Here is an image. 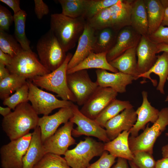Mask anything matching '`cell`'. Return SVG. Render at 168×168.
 I'll return each instance as SVG.
<instances>
[{"instance_id":"1","label":"cell","mask_w":168,"mask_h":168,"mask_svg":"<svg viewBox=\"0 0 168 168\" xmlns=\"http://www.w3.org/2000/svg\"><path fill=\"white\" fill-rule=\"evenodd\" d=\"M38 115L28 102L21 103L3 117L2 123V129L10 141L18 139L38 126Z\"/></svg>"},{"instance_id":"2","label":"cell","mask_w":168,"mask_h":168,"mask_svg":"<svg viewBox=\"0 0 168 168\" xmlns=\"http://www.w3.org/2000/svg\"><path fill=\"white\" fill-rule=\"evenodd\" d=\"M86 22L82 17L72 18L62 13L52 14L50 16V30L66 52L75 47Z\"/></svg>"},{"instance_id":"3","label":"cell","mask_w":168,"mask_h":168,"mask_svg":"<svg viewBox=\"0 0 168 168\" xmlns=\"http://www.w3.org/2000/svg\"><path fill=\"white\" fill-rule=\"evenodd\" d=\"M133 0H119L115 4L105 8L87 21L95 30L111 28L118 32L131 26L130 18Z\"/></svg>"},{"instance_id":"4","label":"cell","mask_w":168,"mask_h":168,"mask_svg":"<svg viewBox=\"0 0 168 168\" xmlns=\"http://www.w3.org/2000/svg\"><path fill=\"white\" fill-rule=\"evenodd\" d=\"M72 56L71 53H68L59 67L48 74L35 77L32 80V83L38 87L56 93L63 100L76 102L67 82L68 65Z\"/></svg>"},{"instance_id":"5","label":"cell","mask_w":168,"mask_h":168,"mask_svg":"<svg viewBox=\"0 0 168 168\" xmlns=\"http://www.w3.org/2000/svg\"><path fill=\"white\" fill-rule=\"evenodd\" d=\"M167 126L168 107H165L160 111L158 119L152 126L149 127L148 124L139 135L129 137V145L132 152L144 151L152 154L156 141Z\"/></svg>"},{"instance_id":"6","label":"cell","mask_w":168,"mask_h":168,"mask_svg":"<svg viewBox=\"0 0 168 168\" xmlns=\"http://www.w3.org/2000/svg\"><path fill=\"white\" fill-rule=\"evenodd\" d=\"M36 48L40 62L51 72L59 67L66 57V52L50 30L39 39Z\"/></svg>"},{"instance_id":"7","label":"cell","mask_w":168,"mask_h":168,"mask_svg":"<svg viewBox=\"0 0 168 168\" xmlns=\"http://www.w3.org/2000/svg\"><path fill=\"white\" fill-rule=\"evenodd\" d=\"M104 146L102 142L87 136L74 148L68 150L64 158L71 168H86L93 157L101 155L105 151Z\"/></svg>"},{"instance_id":"8","label":"cell","mask_w":168,"mask_h":168,"mask_svg":"<svg viewBox=\"0 0 168 168\" xmlns=\"http://www.w3.org/2000/svg\"><path fill=\"white\" fill-rule=\"evenodd\" d=\"M6 67L10 73L30 81L36 76L51 72L42 64L37 55L32 50H23L13 57L11 63Z\"/></svg>"},{"instance_id":"9","label":"cell","mask_w":168,"mask_h":168,"mask_svg":"<svg viewBox=\"0 0 168 168\" xmlns=\"http://www.w3.org/2000/svg\"><path fill=\"white\" fill-rule=\"evenodd\" d=\"M27 82L28 100L38 115H48L55 109L71 107L73 104L71 101L58 99L54 95L39 88L30 80Z\"/></svg>"},{"instance_id":"10","label":"cell","mask_w":168,"mask_h":168,"mask_svg":"<svg viewBox=\"0 0 168 168\" xmlns=\"http://www.w3.org/2000/svg\"><path fill=\"white\" fill-rule=\"evenodd\" d=\"M32 133L11 141L0 149L2 168H23V158L29 146Z\"/></svg>"},{"instance_id":"11","label":"cell","mask_w":168,"mask_h":168,"mask_svg":"<svg viewBox=\"0 0 168 168\" xmlns=\"http://www.w3.org/2000/svg\"><path fill=\"white\" fill-rule=\"evenodd\" d=\"M73 116L69 121L76 124L77 127L72 131L73 136L77 137L85 135L98 138L105 143L110 141L105 129L101 127L94 119H92L82 114L77 105L72 104L71 106Z\"/></svg>"},{"instance_id":"12","label":"cell","mask_w":168,"mask_h":168,"mask_svg":"<svg viewBox=\"0 0 168 168\" xmlns=\"http://www.w3.org/2000/svg\"><path fill=\"white\" fill-rule=\"evenodd\" d=\"M67 82L79 105H83L98 86L96 82L91 80L86 70L67 74Z\"/></svg>"},{"instance_id":"13","label":"cell","mask_w":168,"mask_h":168,"mask_svg":"<svg viewBox=\"0 0 168 168\" xmlns=\"http://www.w3.org/2000/svg\"><path fill=\"white\" fill-rule=\"evenodd\" d=\"M118 93L110 87L98 86L80 110L84 115L95 119L105 108L116 99Z\"/></svg>"},{"instance_id":"14","label":"cell","mask_w":168,"mask_h":168,"mask_svg":"<svg viewBox=\"0 0 168 168\" xmlns=\"http://www.w3.org/2000/svg\"><path fill=\"white\" fill-rule=\"evenodd\" d=\"M73 124L68 121L43 142L45 153L64 155L68 150V148L76 143V141L72 135Z\"/></svg>"},{"instance_id":"15","label":"cell","mask_w":168,"mask_h":168,"mask_svg":"<svg viewBox=\"0 0 168 168\" xmlns=\"http://www.w3.org/2000/svg\"><path fill=\"white\" fill-rule=\"evenodd\" d=\"M157 54V44L152 41L147 35L141 36L136 48L139 75L147 72L152 67L156 60Z\"/></svg>"},{"instance_id":"16","label":"cell","mask_w":168,"mask_h":168,"mask_svg":"<svg viewBox=\"0 0 168 168\" xmlns=\"http://www.w3.org/2000/svg\"><path fill=\"white\" fill-rule=\"evenodd\" d=\"M73 115L71 107L61 108L52 115L39 118L38 126L40 128L43 142L53 135L61 124L68 122Z\"/></svg>"},{"instance_id":"17","label":"cell","mask_w":168,"mask_h":168,"mask_svg":"<svg viewBox=\"0 0 168 168\" xmlns=\"http://www.w3.org/2000/svg\"><path fill=\"white\" fill-rule=\"evenodd\" d=\"M137 115L133 108L125 109L108 120L104 128L110 140L124 131H129L135 124Z\"/></svg>"},{"instance_id":"18","label":"cell","mask_w":168,"mask_h":168,"mask_svg":"<svg viewBox=\"0 0 168 168\" xmlns=\"http://www.w3.org/2000/svg\"><path fill=\"white\" fill-rule=\"evenodd\" d=\"M141 36L131 26L122 29L118 32L114 45L107 53L108 61L110 62L127 50L137 47Z\"/></svg>"},{"instance_id":"19","label":"cell","mask_w":168,"mask_h":168,"mask_svg":"<svg viewBox=\"0 0 168 168\" xmlns=\"http://www.w3.org/2000/svg\"><path fill=\"white\" fill-rule=\"evenodd\" d=\"M96 73V82L98 86L111 88L118 93L125 92L126 86L134 80L132 76L119 72L110 73L105 70L97 69Z\"/></svg>"},{"instance_id":"20","label":"cell","mask_w":168,"mask_h":168,"mask_svg":"<svg viewBox=\"0 0 168 168\" xmlns=\"http://www.w3.org/2000/svg\"><path fill=\"white\" fill-rule=\"evenodd\" d=\"M142 102L141 105L136 111L137 115V121L129 131L131 136L136 137L139 131L144 130L147 124L149 122L154 124L158 118L160 111L152 106L148 100V93L143 91L142 92Z\"/></svg>"},{"instance_id":"21","label":"cell","mask_w":168,"mask_h":168,"mask_svg":"<svg viewBox=\"0 0 168 168\" xmlns=\"http://www.w3.org/2000/svg\"><path fill=\"white\" fill-rule=\"evenodd\" d=\"M95 30L87 21L84 30L80 37L77 48L68 65L67 70L78 64L92 51L95 40Z\"/></svg>"},{"instance_id":"22","label":"cell","mask_w":168,"mask_h":168,"mask_svg":"<svg viewBox=\"0 0 168 168\" xmlns=\"http://www.w3.org/2000/svg\"><path fill=\"white\" fill-rule=\"evenodd\" d=\"M152 73L157 75L159 77L156 90L161 94H165V85L166 80H168V52H163L161 54L157 55L155 63L150 70L139 76V78H143V81L142 83H144L147 78L151 80L154 86H156L157 85V81L150 77V74Z\"/></svg>"},{"instance_id":"23","label":"cell","mask_w":168,"mask_h":168,"mask_svg":"<svg viewBox=\"0 0 168 168\" xmlns=\"http://www.w3.org/2000/svg\"><path fill=\"white\" fill-rule=\"evenodd\" d=\"M137 47L131 48L109 62L119 72L132 76L134 80L139 78L136 59Z\"/></svg>"},{"instance_id":"24","label":"cell","mask_w":168,"mask_h":168,"mask_svg":"<svg viewBox=\"0 0 168 168\" xmlns=\"http://www.w3.org/2000/svg\"><path fill=\"white\" fill-rule=\"evenodd\" d=\"M32 133L29 146L23 158V168H33L45 154L40 127L38 126Z\"/></svg>"},{"instance_id":"25","label":"cell","mask_w":168,"mask_h":168,"mask_svg":"<svg viewBox=\"0 0 168 168\" xmlns=\"http://www.w3.org/2000/svg\"><path fill=\"white\" fill-rule=\"evenodd\" d=\"M129 131H124L114 139L104 144L105 151L117 158H121L132 161L133 155L129 146Z\"/></svg>"},{"instance_id":"26","label":"cell","mask_w":168,"mask_h":168,"mask_svg":"<svg viewBox=\"0 0 168 168\" xmlns=\"http://www.w3.org/2000/svg\"><path fill=\"white\" fill-rule=\"evenodd\" d=\"M107 52L95 53L91 51L83 61L74 67L67 71V74L88 69H102L116 73L119 72L108 61Z\"/></svg>"},{"instance_id":"27","label":"cell","mask_w":168,"mask_h":168,"mask_svg":"<svg viewBox=\"0 0 168 168\" xmlns=\"http://www.w3.org/2000/svg\"><path fill=\"white\" fill-rule=\"evenodd\" d=\"M130 22L131 26L137 33L141 36L147 35L148 21L144 0H133Z\"/></svg>"},{"instance_id":"28","label":"cell","mask_w":168,"mask_h":168,"mask_svg":"<svg viewBox=\"0 0 168 168\" xmlns=\"http://www.w3.org/2000/svg\"><path fill=\"white\" fill-rule=\"evenodd\" d=\"M147 13L148 30L147 35L155 32L161 25L165 9L160 0H144Z\"/></svg>"},{"instance_id":"29","label":"cell","mask_w":168,"mask_h":168,"mask_svg":"<svg viewBox=\"0 0 168 168\" xmlns=\"http://www.w3.org/2000/svg\"><path fill=\"white\" fill-rule=\"evenodd\" d=\"M118 33L111 28L95 30L92 51L95 53H107L114 45Z\"/></svg>"},{"instance_id":"30","label":"cell","mask_w":168,"mask_h":168,"mask_svg":"<svg viewBox=\"0 0 168 168\" xmlns=\"http://www.w3.org/2000/svg\"><path fill=\"white\" fill-rule=\"evenodd\" d=\"M128 100H121L115 99L112 100L95 119L101 127L104 128L107 122L124 110L133 108Z\"/></svg>"},{"instance_id":"31","label":"cell","mask_w":168,"mask_h":168,"mask_svg":"<svg viewBox=\"0 0 168 168\" xmlns=\"http://www.w3.org/2000/svg\"><path fill=\"white\" fill-rule=\"evenodd\" d=\"M14 36L24 50H31L30 42L26 35L25 24L27 16L26 11L21 10L18 13L14 14Z\"/></svg>"},{"instance_id":"32","label":"cell","mask_w":168,"mask_h":168,"mask_svg":"<svg viewBox=\"0 0 168 168\" xmlns=\"http://www.w3.org/2000/svg\"><path fill=\"white\" fill-rule=\"evenodd\" d=\"M26 79L17 75L10 73L0 81V97L5 99L27 83Z\"/></svg>"},{"instance_id":"33","label":"cell","mask_w":168,"mask_h":168,"mask_svg":"<svg viewBox=\"0 0 168 168\" xmlns=\"http://www.w3.org/2000/svg\"><path fill=\"white\" fill-rule=\"evenodd\" d=\"M86 0H58L62 8V13L72 18L83 17Z\"/></svg>"},{"instance_id":"34","label":"cell","mask_w":168,"mask_h":168,"mask_svg":"<svg viewBox=\"0 0 168 168\" xmlns=\"http://www.w3.org/2000/svg\"><path fill=\"white\" fill-rule=\"evenodd\" d=\"M0 49L12 57L23 50L14 36L2 30H0Z\"/></svg>"},{"instance_id":"35","label":"cell","mask_w":168,"mask_h":168,"mask_svg":"<svg viewBox=\"0 0 168 168\" xmlns=\"http://www.w3.org/2000/svg\"><path fill=\"white\" fill-rule=\"evenodd\" d=\"M119 0H86L84 13L83 16L88 21L102 10L116 3Z\"/></svg>"},{"instance_id":"36","label":"cell","mask_w":168,"mask_h":168,"mask_svg":"<svg viewBox=\"0 0 168 168\" xmlns=\"http://www.w3.org/2000/svg\"><path fill=\"white\" fill-rule=\"evenodd\" d=\"M33 168H71L64 157L55 154L45 153Z\"/></svg>"},{"instance_id":"37","label":"cell","mask_w":168,"mask_h":168,"mask_svg":"<svg viewBox=\"0 0 168 168\" xmlns=\"http://www.w3.org/2000/svg\"><path fill=\"white\" fill-rule=\"evenodd\" d=\"M29 88L27 83L17 90L13 94L3 100V104L14 110L19 104L28 102Z\"/></svg>"},{"instance_id":"38","label":"cell","mask_w":168,"mask_h":168,"mask_svg":"<svg viewBox=\"0 0 168 168\" xmlns=\"http://www.w3.org/2000/svg\"><path fill=\"white\" fill-rule=\"evenodd\" d=\"M132 161L139 168H155L156 161L152 154L144 151L133 153Z\"/></svg>"},{"instance_id":"39","label":"cell","mask_w":168,"mask_h":168,"mask_svg":"<svg viewBox=\"0 0 168 168\" xmlns=\"http://www.w3.org/2000/svg\"><path fill=\"white\" fill-rule=\"evenodd\" d=\"M116 157L105 151L100 158L86 168H110L115 162Z\"/></svg>"},{"instance_id":"40","label":"cell","mask_w":168,"mask_h":168,"mask_svg":"<svg viewBox=\"0 0 168 168\" xmlns=\"http://www.w3.org/2000/svg\"><path fill=\"white\" fill-rule=\"evenodd\" d=\"M14 22V16L5 7L0 5V30L7 32Z\"/></svg>"},{"instance_id":"41","label":"cell","mask_w":168,"mask_h":168,"mask_svg":"<svg viewBox=\"0 0 168 168\" xmlns=\"http://www.w3.org/2000/svg\"><path fill=\"white\" fill-rule=\"evenodd\" d=\"M147 35L152 41L156 44L168 45V27L161 25L155 32Z\"/></svg>"},{"instance_id":"42","label":"cell","mask_w":168,"mask_h":168,"mask_svg":"<svg viewBox=\"0 0 168 168\" xmlns=\"http://www.w3.org/2000/svg\"><path fill=\"white\" fill-rule=\"evenodd\" d=\"M34 2L35 14L38 19H41L44 16L49 13V7L42 0H35Z\"/></svg>"},{"instance_id":"43","label":"cell","mask_w":168,"mask_h":168,"mask_svg":"<svg viewBox=\"0 0 168 168\" xmlns=\"http://www.w3.org/2000/svg\"><path fill=\"white\" fill-rule=\"evenodd\" d=\"M0 1L10 7L13 11L14 14L18 13L22 10L20 7L19 0H0Z\"/></svg>"},{"instance_id":"44","label":"cell","mask_w":168,"mask_h":168,"mask_svg":"<svg viewBox=\"0 0 168 168\" xmlns=\"http://www.w3.org/2000/svg\"><path fill=\"white\" fill-rule=\"evenodd\" d=\"M12 58L9 55L5 53L0 49V63L5 66H8L11 63Z\"/></svg>"},{"instance_id":"45","label":"cell","mask_w":168,"mask_h":168,"mask_svg":"<svg viewBox=\"0 0 168 168\" xmlns=\"http://www.w3.org/2000/svg\"><path fill=\"white\" fill-rule=\"evenodd\" d=\"M112 168H129L127 160L121 158H118L116 164Z\"/></svg>"},{"instance_id":"46","label":"cell","mask_w":168,"mask_h":168,"mask_svg":"<svg viewBox=\"0 0 168 168\" xmlns=\"http://www.w3.org/2000/svg\"><path fill=\"white\" fill-rule=\"evenodd\" d=\"M155 168H168V157H163L156 161Z\"/></svg>"},{"instance_id":"47","label":"cell","mask_w":168,"mask_h":168,"mask_svg":"<svg viewBox=\"0 0 168 168\" xmlns=\"http://www.w3.org/2000/svg\"><path fill=\"white\" fill-rule=\"evenodd\" d=\"M5 67L0 63V81L7 77L10 74L9 70Z\"/></svg>"},{"instance_id":"48","label":"cell","mask_w":168,"mask_h":168,"mask_svg":"<svg viewBox=\"0 0 168 168\" xmlns=\"http://www.w3.org/2000/svg\"><path fill=\"white\" fill-rule=\"evenodd\" d=\"M11 110V109L8 107H3L0 106V114L3 117H4L8 115L12 112Z\"/></svg>"},{"instance_id":"49","label":"cell","mask_w":168,"mask_h":168,"mask_svg":"<svg viewBox=\"0 0 168 168\" xmlns=\"http://www.w3.org/2000/svg\"><path fill=\"white\" fill-rule=\"evenodd\" d=\"M161 25L168 27V7L165 9L164 16Z\"/></svg>"},{"instance_id":"50","label":"cell","mask_w":168,"mask_h":168,"mask_svg":"<svg viewBox=\"0 0 168 168\" xmlns=\"http://www.w3.org/2000/svg\"><path fill=\"white\" fill-rule=\"evenodd\" d=\"M157 48L158 53L161 52H168V45L162 44H157Z\"/></svg>"},{"instance_id":"51","label":"cell","mask_w":168,"mask_h":168,"mask_svg":"<svg viewBox=\"0 0 168 168\" xmlns=\"http://www.w3.org/2000/svg\"><path fill=\"white\" fill-rule=\"evenodd\" d=\"M161 150L163 157H168V144L163 146Z\"/></svg>"},{"instance_id":"52","label":"cell","mask_w":168,"mask_h":168,"mask_svg":"<svg viewBox=\"0 0 168 168\" xmlns=\"http://www.w3.org/2000/svg\"><path fill=\"white\" fill-rule=\"evenodd\" d=\"M160 1L165 9L168 7V0H160Z\"/></svg>"},{"instance_id":"53","label":"cell","mask_w":168,"mask_h":168,"mask_svg":"<svg viewBox=\"0 0 168 168\" xmlns=\"http://www.w3.org/2000/svg\"><path fill=\"white\" fill-rule=\"evenodd\" d=\"M131 168H139L132 161H128Z\"/></svg>"},{"instance_id":"54","label":"cell","mask_w":168,"mask_h":168,"mask_svg":"<svg viewBox=\"0 0 168 168\" xmlns=\"http://www.w3.org/2000/svg\"><path fill=\"white\" fill-rule=\"evenodd\" d=\"M165 101L168 102V96H166L165 100ZM165 135L166 136L168 137V132L166 133Z\"/></svg>"}]
</instances>
